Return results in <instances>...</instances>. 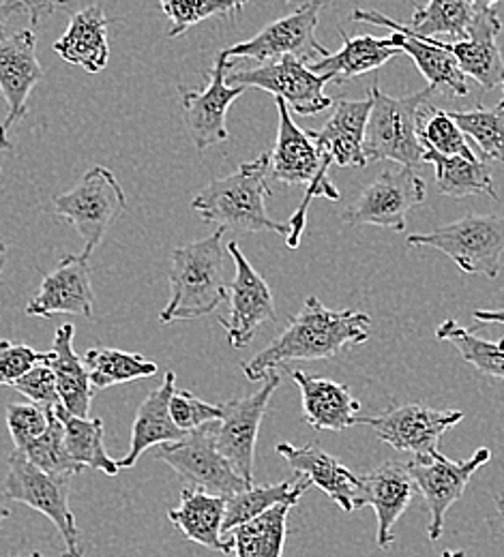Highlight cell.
Here are the masks:
<instances>
[{
    "instance_id": "obj_29",
    "label": "cell",
    "mask_w": 504,
    "mask_h": 557,
    "mask_svg": "<svg viewBox=\"0 0 504 557\" xmlns=\"http://www.w3.org/2000/svg\"><path fill=\"white\" fill-rule=\"evenodd\" d=\"M340 35L344 41L342 50L309 63V70L320 73V75H329L331 82H335V84H344L367 71L380 70L397 54H404L395 46L393 37H382V39L371 37V35L351 37L344 30H340Z\"/></svg>"
},
{
    "instance_id": "obj_49",
    "label": "cell",
    "mask_w": 504,
    "mask_h": 557,
    "mask_svg": "<svg viewBox=\"0 0 504 557\" xmlns=\"http://www.w3.org/2000/svg\"><path fill=\"white\" fill-rule=\"evenodd\" d=\"M475 4H479V7H483V9H494L501 0H472Z\"/></svg>"
},
{
    "instance_id": "obj_56",
    "label": "cell",
    "mask_w": 504,
    "mask_h": 557,
    "mask_svg": "<svg viewBox=\"0 0 504 557\" xmlns=\"http://www.w3.org/2000/svg\"><path fill=\"white\" fill-rule=\"evenodd\" d=\"M496 110H501V112H504V97H503V101H501V103H499V108H496Z\"/></svg>"
},
{
    "instance_id": "obj_54",
    "label": "cell",
    "mask_w": 504,
    "mask_h": 557,
    "mask_svg": "<svg viewBox=\"0 0 504 557\" xmlns=\"http://www.w3.org/2000/svg\"><path fill=\"white\" fill-rule=\"evenodd\" d=\"M4 557H44L39 552H30V554H24V556H4Z\"/></svg>"
},
{
    "instance_id": "obj_44",
    "label": "cell",
    "mask_w": 504,
    "mask_h": 557,
    "mask_svg": "<svg viewBox=\"0 0 504 557\" xmlns=\"http://www.w3.org/2000/svg\"><path fill=\"white\" fill-rule=\"evenodd\" d=\"M11 388H15L20 395H24L30 404H37L46 410L61 404L57 375L48 362L33 367L26 375H22L17 382H13Z\"/></svg>"
},
{
    "instance_id": "obj_37",
    "label": "cell",
    "mask_w": 504,
    "mask_h": 557,
    "mask_svg": "<svg viewBox=\"0 0 504 557\" xmlns=\"http://www.w3.org/2000/svg\"><path fill=\"white\" fill-rule=\"evenodd\" d=\"M435 337L451 344L481 375L504 380V337L501 342L481 339L455 320H444L435 326Z\"/></svg>"
},
{
    "instance_id": "obj_23",
    "label": "cell",
    "mask_w": 504,
    "mask_h": 557,
    "mask_svg": "<svg viewBox=\"0 0 504 557\" xmlns=\"http://www.w3.org/2000/svg\"><path fill=\"white\" fill-rule=\"evenodd\" d=\"M278 453L288 461L290 468L305 476L311 485L322 488L344 512L357 510V495H359L360 476L351 472L340 459L329 455L316 444L294 446L282 442Z\"/></svg>"
},
{
    "instance_id": "obj_42",
    "label": "cell",
    "mask_w": 504,
    "mask_h": 557,
    "mask_svg": "<svg viewBox=\"0 0 504 557\" xmlns=\"http://www.w3.org/2000/svg\"><path fill=\"white\" fill-rule=\"evenodd\" d=\"M4 418H7V429L11 433L13 446L22 450L48 429L50 410L37 404H9Z\"/></svg>"
},
{
    "instance_id": "obj_16",
    "label": "cell",
    "mask_w": 504,
    "mask_h": 557,
    "mask_svg": "<svg viewBox=\"0 0 504 557\" xmlns=\"http://www.w3.org/2000/svg\"><path fill=\"white\" fill-rule=\"evenodd\" d=\"M464 420L462 410H435L421 404H404L378 417H359L357 424L369 426L378 440L399 453L430 455L438 450L440 437Z\"/></svg>"
},
{
    "instance_id": "obj_38",
    "label": "cell",
    "mask_w": 504,
    "mask_h": 557,
    "mask_svg": "<svg viewBox=\"0 0 504 557\" xmlns=\"http://www.w3.org/2000/svg\"><path fill=\"white\" fill-rule=\"evenodd\" d=\"M17 450V448H15ZM22 453L44 472L59 476V479H73L77 476L84 466L73 461L67 444H65V429L63 422L57 417L54 408H50V422L48 429L35 437Z\"/></svg>"
},
{
    "instance_id": "obj_41",
    "label": "cell",
    "mask_w": 504,
    "mask_h": 557,
    "mask_svg": "<svg viewBox=\"0 0 504 557\" xmlns=\"http://www.w3.org/2000/svg\"><path fill=\"white\" fill-rule=\"evenodd\" d=\"M423 121H426L421 125L423 146H430L442 154H462V157H468V159H477V154L472 152V148L466 141V134L451 119L448 112L430 108V116L423 119Z\"/></svg>"
},
{
    "instance_id": "obj_13",
    "label": "cell",
    "mask_w": 504,
    "mask_h": 557,
    "mask_svg": "<svg viewBox=\"0 0 504 557\" xmlns=\"http://www.w3.org/2000/svg\"><path fill=\"white\" fill-rule=\"evenodd\" d=\"M492 461L490 448H479L466 461H451L442 453L433 450L430 455H417L406 461L408 474L413 476L417 488L423 493L426 504L430 508V541L442 536L444 517L448 508L464 495L472 474Z\"/></svg>"
},
{
    "instance_id": "obj_14",
    "label": "cell",
    "mask_w": 504,
    "mask_h": 557,
    "mask_svg": "<svg viewBox=\"0 0 504 557\" xmlns=\"http://www.w3.org/2000/svg\"><path fill=\"white\" fill-rule=\"evenodd\" d=\"M280 384H282V377L278 375V371H271L262 380V388L258 393L223 404V417L216 422V442L219 453L251 485H254V459H256V442H258L260 424L267 414L269 401L280 388Z\"/></svg>"
},
{
    "instance_id": "obj_46",
    "label": "cell",
    "mask_w": 504,
    "mask_h": 557,
    "mask_svg": "<svg viewBox=\"0 0 504 557\" xmlns=\"http://www.w3.org/2000/svg\"><path fill=\"white\" fill-rule=\"evenodd\" d=\"M24 11L30 17V26L37 28L41 22H46L50 15L67 7V0H20Z\"/></svg>"
},
{
    "instance_id": "obj_48",
    "label": "cell",
    "mask_w": 504,
    "mask_h": 557,
    "mask_svg": "<svg viewBox=\"0 0 504 557\" xmlns=\"http://www.w3.org/2000/svg\"><path fill=\"white\" fill-rule=\"evenodd\" d=\"M472 318L481 324H504V309H477Z\"/></svg>"
},
{
    "instance_id": "obj_6",
    "label": "cell",
    "mask_w": 504,
    "mask_h": 557,
    "mask_svg": "<svg viewBox=\"0 0 504 557\" xmlns=\"http://www.w3.org/2000/svg\"><path fill=\"white\" fill-rule=\"evenodd\" d=\"M410 247H432L451 258L466 275L496 278L504 258V216L466 214L428 234H410Z\"/></svg>"
},
{
    "instance_id": "obj_25",
    "label": "cell",
    "mask_w": 504,
    "mask_h": 557,
    "mask_svg": "<svg viewBox=\"0 0 504 557\" xmlns=\"http://www.w3.org/2000/svg\"><path fill=\"white\" fill-rule=\"evenodd\" d=\"M371 112V97L367 99H337L333 114L320 132H309L322 152H327L340 168H367L365 129Z\"/></svg>"
},
{
    "instance_id": "obj_45",
    "label": "cell",
    "mask_w": 504,
    "mask_h": 557,
    "mask_svg": "<svg viewBox=\"0 0 504 557\" xmlns=\"http://www.w3.org/2000/svg\"><path fill=\"white\" fill-rule=\"evenodd\" d=\"M50 351H37L26 344L0 342V386H13L33 367L48 362Z\"/></svg>"
},
{
    "instance_id": "obj_5",
    "label": "cell",
    "mask_w": 504,
    "mask_h": 557,
    "mask_svg": "<svg viewBox=\"0 0 504 557\" xmlns=\"http://www.w3.org/2000/svg\"><path fill=\"white\" fill-rule=\"evenodd\" d=\"M432 86L408 97H391L378 88H369L371 112L365 129V157L367 161H393L417 168L423 163L421 125L423 112L432 106Z\"/></svg>"
},
{
    "instance_id": "obj_21",
    "label": "cell",
    "mask_w": 504,
    "mask_h": 557,
    "mask_svg": "<svg viewBox=\"0 0 504 557\" xmlns=\"http://www.w3.org/2000/svg\"><path fill=\"white\" fill-rule=\"evenodd\" d=\"M501 17L496 9H481L466 39L442 41L438 37H426L438 48L455 57L462 71L479 82L485 90L504 86V59L499 48Z\"/></svg>"
},
{
    "instance_id": "obj_4",
    "label": "cell",
    "mask_w": 504,
    "mask_h": 557,
    "mask_svg": "<svg viewBox=\"0 0 504 557\" xmlns=\"http://www.w3.org/2000/svg\"><path fill=\"white\" fill-rule=\"evenodd\" d=\"M223 232L219 227L211 236L172 251L170 300L159 313L161 324L205 318L228 298Z\"/></svg>"
},
{
    "instance_id": "obj_40",
    "label": "cell",
    "mask_w": 504,
    "mask_h": 557,
    "mask_svg": "<svg viewBox=\"0 0 504 557\" xmlns=\"http://www.w3.org/2000/svg\"><path fill=\"white\" fill-rule=\"evenodd\" d=\"M468 138L475 139L483 159L504 165V112L475 108L468 112H448Z\"/></svg>"
},
{
    "instance_id": "obj_51",
    "label": "cell",
    "mask_w": 504,
    "mask_h": 557,
    "mask_svg": "<svg viewBox=\"0 0 504 557\" xmlns=\"http://www.w3.org/2000/svg\"><path fill=\"white\" fill-rule=\"evenodd\" d=\"M4 260H7V245L0 240V273H2V267H4Z\"/></svg>"
},
{
    "instance_id": "obj_12",
    "label": "cell",
    "mask_w": 504,
    "mask_h": 557,
    "mask_svg": "<svg viewBox=\"0 0 504 557\" xmlns=\"http://www.w3.org/2000/svg\"><path fill=\"white\" fill-rule=\"evenodd\" d=\"M331 82L329 75L309 70V65L294 57H282L275 61L258 63V67L236 70L228 73L230 86L260 88L288 103L290 112L298 116H314L333 106V99L324 92Z\"/></svg>"
},
{
    "instance_id": "obj_26",
    "label": "cell",
    "mask_w": 504,
    "mask_h": 557,
    "mask_svg": "<svg viewBox=\"0 0 504 557\" xmlns=\"http://www.w3.org/2000/svg\"><path fill=\"white\" fill-rule=\"evenodd\" d=\"M174 384H176V373L168 371L161 386L152 391L138 408L134 429H132L130 453L123 459H119L121 470L134 468L146 450L157 448L161 444H172L185 437L187 431H183L170 414V399L176 391Z\"/></svg>"
},
{
    "instance_id": "obj_28",
    "label": "cell",
    "mask_w": 504,
    "mask_h": 557,
    "mask_svg": "<svg viewBox=\"0 0 504 557\" xmlns=\"http://www.w3.org/2000/svg\"><path fill=\"white\" fill-rule=\"evenodd\" d=\"M108 24L103 9L90 4L73 13L65 35L54 44V52L70 65L82 67L86 73H99L108 67L110 44Z\"/></svg>"
},
{
    "instance_id": "obj_8",
    "label": "cell",
    "mask_w": 504,
    "mask_h": 557,
    "mask_svg": "<svg viewBox=\"0 0 504 557\" xmlns=\"http://www.w3.org/2000/svg\"><path fill=\"white\" fill-rule=\"evenodd\" d=\"M125 207L127 198L121 183L103 165L90 168L73 189L52 202L54 214L65 219L84 240L82 253L88 258Z\"/></svg>"
},
{
    "instance_id": "obj_36",
    "label": "cell",
    "mask_w": 504,
    "mask_h": 557,
    "mask_svg": "<svg viewBox=\"0 0 504 557\" xmlns=\"http://www.w3.org/2000/svg\"><path fill=\"white\" fill-rule=\"evenodd\" d=\"M84 364L95 388H110L116 384L146 380L152 377L159 369L155 360H148L143 354L112 348L88 349L84 354Z\"/></svg>"
},
{
    "instance_id": "obj_47",
    "label": "cell",
    "mask_w": 504,
    "mask_h": 557,
    "mask_svg": "<svg viewBox=\"0 0 504 557\" xmlns=\"http://www.w3.org/2000/svg\"><path fill=\"white\" fill-rule=\"evenodd\" d=\"M24 7L20 0H0V37H4V30L15 13H22Z\"/></svg>"
},
{
    "instance_id": "obj_3",
    "label": "cell",
    "mask_w": 504,
    "mask_h": 557,
    "mask_svg": "<svg viewBox=\"0 0 504 557\" xmlns=\"http://www.w3.org/2000/svg\"><path fill=\"white\" fill-rule=\"evenodd\" d=\"M275 103H278L280 125H278L275 146L271 150V178L292 187L307 185L300 207L288 219L290 234L286 243L290 249H296L305 232L307 210L311 200L327 198L337 202L342 196L329 178V168L333 165V159L318 148V144L309 136V132H303L292 121V112L284 99L275 97Z\"/></svg>"
},
{
    "instance_id": "obj_43",
    "label": "cell",
    "mask_w": 504,
    "mask_h": 557,
    "mask_svg": "<svg viewBox=\"0 0 504 557\" xmlns=\"http://www.w3.org/2000/svg\"><path fill=\"white\" fill-rule=\"evenodd\" d=\"M170 414L183 431H194L209 422L221 420L223 406L207 404L189 391H174V395L170 399Z\"/></svg>"
},
{
    "instance_id": "obj_7",
    "label": "cell",
    "mask_w": 504,
    "mask_h": 557,
    "mask_svg": "<svg viewBox=\"0 0 504 557\" xmlns=\"http://www.w3.org/2000/svg\"><path fill=\"white\" fill-rule=\"evenodd\" d=\"M7 463V476L0 487L2 495L30 506L54 523L65 543L61 557H84L82 534L70 508L72 479H59L39 470L22 450H13Z\"/></svg>"
},
{
    "instance_id": "obj_27",
    "label": "cell",
    "mask_w": 504,
    "mask_h": 557,
    "mask_svg": "<svg viewBox=\"0 0 504 557\" xmlns=\"http://www.w3.org/2000/svg\"><path fill=\"white\" fill-rule=\"evenodd\" d=\"M228 497L209 493L202 488L187 487L181 491V504L168 512V519L183 532L192 543L207 549L232 554V539L223 541V519H225Z\"/></svg>"
},
{
    "instance_id": "obj_33",
    "label": "cell",
    "mask_w": 504,
    "mask_h": 557,
    "mask_svg": "<svg viewBox=\"0 0 504 557\" xmlns=\"http://www.w3.org/2000/svg\"><path fill=\"white\" fill-rule=\"evenodd\" d=\"M292 508L294 504H280L265 515L234 528L232 554H236V557H284Z\"/></svg>"
},
{
    "instance_id": "obj_22",
    "label": "cell",
    "mask_w": 504,
    "mask_h": 557,
    "mask_svg": "<svg viewBox=\"0 0 504 557\" xmlns=\"http://www.w3.org/2000/svg\"><path fill=\"white\" fill-rule=\"evenodd\" d=\"M415 481L408 474L406 463L386 461L378 470L360 476L357 508L371 506L378 519L376 543L380 549H389L395 543L393 525L406 512L415 497Z\"/></svg>"
},
{
    "instance_id": "obj_19",
    "label": "cell",
    "mask_w": 504,
    "mask_h": 557,
    "mask_svg": "<svg viewBox=\"0 0 504 557\" xmlns=\"http://www.w3.org/2000/svg\"><path fill=\"white\" fill-rule=\"evenodd\" d=\"M95 292L90 281L88 256H65L52 273H48L37 296L26 305V315L30 318H52L59 313L84 315L93 320Z\"/></svg>"
},
{
    "instance_id": "obj_20",
    "label": "cell",
    "mask_w": 504,
    "mask_h": 557,
    "mask_svg": "<svg viewBox=\"0 0 504 557\" xmlns=\"http://www.w3.org/2000/svg\"><path fill=\"white\" fill-rule=\"evenodd\" d=\"M351 17L355 22H367V24L391 28L393 30L391 37L395 39V46L415 61L417 70L423 73V77L430 82L433 90L446 88L455 97L468 95V82H466L468 75L462 71L453 54L438 48L430 39L410 33L404 24L371 9H355Z\"/></svg>"
},
{
    "instance_id": "obj_39",
    "label": "cell",
    "mask_w": 504,
    "mask_h": 557,
    "mask_svg": "<svg viewBox=\"0 0 504 557\" xmlns=\"http://www.w3.org/2000/svg\"><path fill=\"white\" fill-rule=\"evenodd\" d=\"M247 2L249 0H159V7L170 20L168 37L176 39L205 20L234 17Z\"/></svg>"
},
{
    "instance_id": "obj_15",
    "label": "cell",
    "mask_w": 504,
    "mask_h": 557,
    "mask_svg": "<svg viewBox=\"0 0 504 557\" xmlns=\"http://www.w3.org/2000/svg\"><path fill=\"white\" fill-rule=\"evenodd\" d=\"M232 67L234 61H228L219 52L213 70L209 71V82L202 90H187L185 86H179L183 101V123L198 152H207L209 148L230 139L225 125L228 110L247 90L245 86L228 84V73Z\"/></svg>"
},
{
    "instance_id": "obj_32",
    "label": "cell",
    "mask_w": 504,
    "mask_h": 557,
    "mask_svg": "<svg viewBox=\"0 0 504 557\" xmlns=\"http://www.w3.org/2000/svg\"><path fill=\"white\" fill-rule=\"evenodd\" d=\"M54 412L63 422L65 444L73 461H77L84 468L103 472L106 476H116L121 472L119 461L112 459L106 450V431L101 418L73 417L63 404L54 406Z\"/></svg>"
},
{
    "instance_id": "obj_53",
    "label": "cell",
    "mask_w": 504,
    "mask_h": 557,
    "mask_svg": "<svg viewBox=\"0 0 504 557\" xmlns=\"http://www.w3.org/2000/svg\"><path fill=\"white\" fill-rule=\"evenodd\" d=\"M442 557H464V554L462 552H444Z\"/></svg>"
},
{
    "instance_id": "obj_17",
    "label": "cell",
    "mask_w": 504,
    "mask_h": 557,
    "mask_svg": "<svg viewBox=\"0 0 504 557\" xmlns=\"http://www.w3.org/2000/svg\"><path fill=\"white\" fill-rule=\"evenodd\" d=\"M228 251H230V258L234 260L236 275L228 285L230 315L228 320H221V324L225 329L230 346L238 349L249 346L258 329L265 322H273L278 313H275V300L269 283L249 264L238 243L232 240L228 245Z\"/></svg>"
},
{
    "instance_id": "obj_35",
    "label": "cell",
    "mask_w": 504,
    "mask_h": 557,
    "mask_svg": "<svg viewBox=\"0 0 504 557\" xmlns=\"http://www.w3.org/2000/svg\"><path fill=\"white\" fill-rule=\"evenodd\" d=\"M481 9L472 0H430L426 7L415 9L406 28L419 37L440 39V35H448L455 41L466 39Z\"/></svg>"
},
{
    "instance_id": "obj_2",
    "label": "cell",
    "mask_w": 504,
    "mask_h": 557,
    "mask_svg": "<svg viewBox=\"0 0 504 557\" xmlns=\"http://www.w3.org/2000/svg\"><path fill=\"white\" fill-rule=\"evenodd\" d=\"M269 178L271 152H262L236 172L209 183L194 198L192 209L207 223H217L230 232H278L288 238V221H275L267 212V198L271 196Z\"/></svg>"
},
{
    "instance_id": "obj_1",
    "label": "cell",
    "mask_w": 504,
    "mask_h": 557,
    "mask_svg": "<svg viewBox=\"0 0 504 557\" xmlns=\"http://www.w3.org/2000/svg\"><path fill=\"white\" fill-rule=\"evenodd\" d=\"M369 326L371 318L367 313L333 311L309 296L286 331L243 364V373L249 382H262L290 360L337 358L346 349L362 346L369 339Z\"/></svg>"
},
{
    "instance_id": "obj_34",
    "label": "cell",
    "mask_w": 504,
    "mask_h": 557,
    "mask_svg": "<svg viewBox=\"0 0 504 557\" xmlns=\"http://www.w3.org/2000/svg\"><path fill=\"white\" fill-rule=\"evenodd\" d=\"M311 487V483L305 476L296 474V481H284L278 485H262L251 487L228 497L225 519H223V532H232L234 528L265 515L267 510L280 506V504H298L300 495Z\"/></svg>"
},
{
    "instance_id": "obj_24",
    "label": "cell",
    "mask_w": 504,
    "mask_h": 557,
    "mask_svg": "<svg viewBox=\"0 0 504 557\" xmlns=\"http://www.w3.org/2000/svg\"><path fill=\"white\" fill-rule=\"evenodd\" d=\"M300 391L303 418L316 431H344L357 426L360 404L353 397L346 384L305 373L300 369L290 371Z\"/></svg>"
},
{
    "instance_id": "obj_11",
    "label": "cell",
    "mask_w": 504,
    "mask_h": 557,
    "mask_svg": "<svg viewBox=\"0 0 504 557\" xmlns=\"http://www.w3.org/2000/svg\"><path fill=\"white\" fill-rule=\"evenodd\" d=\"M426 181L410 165L393 163L360 191L342 219L348 225H378L404 232L408 214L423 205Z\"/></svg>"
},
{
    "instance_id": "obj_52",
    "label": "cell",
    "mask_w": 504,
    "mask_h": 557,
    "mask_svg": "<svg viewBox=\"0 0 504 557\" xmlns=\"http://www.w3.org/2000/svg\"><path fill=\"white\" fill-rule=\"evenodd\" d=\"M9 517H11V510H9V508H4V506H0V525H2Z\"/></svg>"
},
{
    "instance_id": "obj_50",
    "label": "cell",
    "mask_w": 504,
    "mask_h": 557,
    "mask_svg": "<svg viewBox=\"0 0 504 557\" xmlns=\"http://www.w3.org/2000/svg\"><path fill=\"white\" fill-rule=\"evenodd\" d=\"M0 148H2V150H11V148H13L11 141L7 139V134L2 132V127H0Z\"/></svg>"
},
{
    "instance_id": "obj_10",
    "label": "cell",
    "mask_w": 504,
    "mask_h": 557,
    "mask_svg": "<svg viewBox=\"0 0 504 557\" xmlns=\"http://www.w3.org/2000/svg\"><path fill=\"white\" fill-rule=\"evenodd\" d=\"M155 457L168 463L189 487L202 488L217 495L232 497L251 487L219 453L216 442V422L187 431L183 440L161 444L155 448Z\"/></svg>"
},
{
    "instance_id": "obj_9",
    "label": "cell",
    "mask_w": 504,
    "mask_h": 557,
    "mask_svg": "<svg viewBox=\"0 0 504 557\" xmlns=\"http://www.w3.org/2000/svg\"><path fill=\"white\" fill-rule=\"evenodd\" d=\"M329 2L331 0H305V2L296 4L294 11L288 15L271 22L260 33H256L251 39L241 41L228 50H221V54L228 61L251 59L258 63L275 61L282 57H294L309 65V63L331 54L316 39L320 13Z\"/></svg>"
},
{
    "instance_id": "obj_18",
    "label": "cell",
    "mask_w": 504,
    "mask_h": 557,
    "mask_svg": "<svg viewBox=\"0 0 504 557\" xmlns=\"http://www.w3.org/2000/svg\"><path fill=\"white\" fill-rule=\"evenodd\" d=\"M44 77L33 28L0 37V92L7 101V116L0 127L4 134L28 116V97Z\"/></svg>"
},
{
    "instance_id": "obj_31",
    "label": "cell",
    "mask_w": 504,
    "mask_h": 557,
    "mask_svg": "<svg viewBox=\"0 0 504 557\" xmlns=\"http://www.w3.org/2000/svg\"><path fill=\"white\" fill-rule=\"evenodd\" d=\"M423 163H432L435 185L442 196L468 198V196H490L499 198L490 168L483 159H468L462 154H442L430 146H423Z\"/></svg>"
},
{
    "instance_id": "obj_55",
    "label": "cell",
    "mask_w": 504,
    "mask_h": 557,
    "mask_svg": "<svg viewBox=\"0 0 504 557\" xmlns=\"http://www.w3.org/2000/svg\"><path fill=\"white\" fill-rule=\"evenodd\" d=\"M499 510H501V517H503V523H504V499H503V497H499Z\"/></svg>"
},
{
    "instance_id": "obj_30",
    "label": "cell",
    "mask_w": 504,
    "mask_h": 557,
    "mask_svg": "<svg viewBox=\"0 0 504 557\" xmlns=\"http://www.w3.org/2000/svg\"><path fill=\"white\" fill-rule=\"evenodd\" d=\"M73 324H63L57 331L48 364L57 375V386L65 410L72 412L73 417H88L95 397V386L90 382L84 358H79L73 349Z\"/></svg>"
}]
</instances>
